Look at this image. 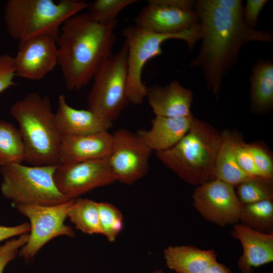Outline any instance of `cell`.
Instances as JSON below:
<instances>
[{
    "label": "cell",
    "instance_id": "obj_25",
    "mask_svg": "<svg viewBox=\"0 0 273 273\" xmlns=\"http://www.w3.org/2000/svg\"><path fill=\"white\" fill-rule=\"evenodd\" d=\"M239 222L254 230L273 234V200L243 205Z\"/></svg>",
    "mask_w": 273,
    "mask_h": 273
},
{
    "label": "cell",
    "instance_id": "obj_2",
    "mask_svg": "<svg viewBox=\"0 0 273 273\" xmlns=\"http://www.w3.org/2000/svg\"><path fill=\"white\" fill-rule=\"evenodd\" d=\"M117 20L96 22L88 13H79L62 25L56 38L60 66L66 88L77 91L86 85L112 55Z\"/></svg>",
    "mask_w": 273,
    "mask_h": 273
},
{
    "label": "cell",
    "instance_id": "obj_7",
    "mask_svg": "<svg viewBox=\"0 0 273 273\" xmlns=\"http://www.w3.org/2000/svg\"><path fill=\"white\" fill-rule=\"evenodd\" d=\"M57 165L1 167V191L17 205H54L69 201L57 189L54 175Z\"/></svg>",
    "mask_w": 273,
    "mask_h": 273
},
{
    "label": "cell",
    "instance_id": "obj_21",
    "mask_svg": "<svg viewBox=\"0 0 273 273\" xmlns=\"http://www.w3.org/2000/svg\"><path fill=\"white\" fill-rule=\"evenodd\" d=\"M250 108L257 114L270 111L273 107V63L260 60L252 68L250 76Z\"/></svg>",
    "mask_w": 273,
    "mask_h": 273
},
{
    "label": "cell",
    "instance_id": "obj_32",
    "mask_svg": "<svg viewBox=\"0 0 273 273\" xmlns=\"http://www.w3.org/2000/svg\"><path fill=\"white\" fill-rule=\"evenodd\" d=\"M16 76L14 57L7 54H0V94L16 84Z\"/></svg>",
    "mask_w": 273,
    "mask_h": 273
},
{
    "label": "cell",
    "instance_id": "obj_31",
    "mask_svg": "<svg viewBox=\"0 0 273 273\" xmlns=\"http://www.w3.org/2000/svg\"><path fill=\"white\" fill-rule=\"evenodd\" d=\"M29 234H25L17 239L7 241L0 247V273H3L7 265L16 257L19 250L28 242Z\"/></svg>",
    "mask_w": 273,
    "mask_h": 273
},
{
    "label": "cell",
    "instance_id": "obj_29",
    "mask_svg": "<svg viewBox=\"0 0 273 273\" xmlns=\"http://www.w3.org/2000/svg\"><path fill=\"white\" fill-rule=\"evenodd\" d=\"M246 144L242 137L236 132L234 141L235 153L239 166L244 172L250 176L264 177L256 166Z\"/></svg>",
    "mask_w": 273,
    "mask_h": 273
},
{
    "label": "cell",
    "instance_id": "obj_35",
    "mask_svg": "<svg viewBox=\"0 0 273 273\" xmlns=\"http://www.w3.org/2000/svg\"><path fill=\"white\" fill-rule=\"evenodd\" d=\"M218 6L231 12L232 14L243 17L244 7L241 0H213Z\"/></svg>",
    "mask_w": 273,
    "mask_h": 273
},
{
    "label": "cell",
    "instance_id": "obj_15",
    "mask_svg": "<svg viewBox=\"0 0 273 273\" xmlns=\"http://www.w3.org/2000/svg\"><path fill=\"white\" fill-rule=\"evenodd\" d=\"M241 244L243 253L238 261L241 273H252L253 268L273 261V234H265L238 222L232 231Z\"/></svg>",
    "mask_w": 273,
    "mask_h": 273
},
{
    "label": "cell",
    "instance_id": "obj_24",
    "mask_svg": "<svg viewBox=\"0 0 273 273\" xmlns=\"http://www.w3.org/2000/svg\"><path fill=\"white\" fill-rule=\"evenodd\" d=\"M25 148L19 129L11 123L0 119V166L22 163Z\"/></svg>",
    "mask_w": 273,
    "mask_h": 273
},
{
    "label": "cell",
    "instance_id": "obj_34",
    "mask_svg": "<svg viewBox=\"0 0 273 273\" xmlns=\"http://www.w3.org/2000/svg\"><path fill=\"white\" fill-rule=\"evenodd\" d=\"M29 231L30 225L28 222L13 226L0 225V242L13 237L27 234Z\"/></svg>",
    "mask_w": 273,
    "mask_h": 273
},
{
    "label": "cell",
    "instance_id": "obj_36",
    "mask_svg": "<svg viewBox=\"0 0 273 273\" xmlns=\"http://www.w3.org/2000/svg\"><path fill=\"white\" fill-rule=\"evenodd\" d=\"M154 1L170 7L187 9H194L195 5V1L191 0H154Z\"/></svg>",
    "mask_w": 273,
    "mask_h": 273
},
{
    "label": "cell",
    "instance_id": "obj_4",
    "mask_svg": "<svg viewBox=\"0 0 273 273\" xmlns=\"http://www.w3.org/2000/svg\"><path fill=\"white\" fill-rule=\"evenodd\" d=\"M221 141V133L194 116L189 130L178 143L156 154L178 177L198 186L215 179V160Z\"/></svg>",
    "mask_w": 273,
    "mask_h": 273
},
{
    "label": "cell",
    "instance_id": "obj_17",
    "mask_svg": "<svg viewBox=\"0 0 273 273\" xmlns=\"http://www.w3.org/2000/svg\"><path fill=\"white\" fill-rule=\"evenodd\" d=\"M55 115L62 138L108 131L113 126V123L88 109H77L71 107L64 95L58 98Z\"/></svg>",
    "mask_w": 273,
    "mask_h": 273
},
{
    "label": "cell",
    "instance_id": "obj_33",
    "mask_svg": "<svg viewBox=\"0 0 273 273\" xmlns=\"http://www.w3.org/2000/svg\"><path fill=\"white\" fill-rule=\"evenodd\" d=\"M267 0H248L244 7L243 19L250 28L255 29L259 15L267 3Z\"/></svg>",
    "mask_w": 273,
    "mask_h": 273
},
{
    "label": "cell",
    "instance_id": "obj_13",
    "mask_svg": "<svg viewBox=\"0 0 273 273\" xmlns=\"http://www.w3.org/2000/svg\"><path fill=\"white\" fill-rule=\"evenodd\" d=\"M14 58L16 76L30 80H41L58 65L56 38L41 36L19 42Z\"/></svg>",
    "mask_w": 273,
    "mask_h": 273
},
{
    "label": "cell",
    "instance_id": "obj_22",
    "mask_svg": "<svg viewBox=\"0 0 273 273\" xmlns=\"http://www.w3.org/2000/svg\"><path fill=\"white\" fill-rule=\"evenodd\" d=\"M235 132L229 130L222 133V141L216 156L214 178L236 187L251 177L244 172L236 160L234 141Z\"/></svg>",
    "mask_w": 273,
    "mask_h": 273
},
{
    "label": "cell",
    "instance_id": "obj_16",
    "mask_svg": "<svg viewBox=\"0 0 273 273\" xmlns=\"http://www.w3.org/2000/svg\"><path fill=\"white\" fill-rule=\"evenodd\" d=\"M112 134L108 131L62 138L60 164L108 158L112 149Z\"/></svg>",
    "mask_w": 273,
    "mask_h": 273
},
{
    "label": "cell",
    "instance_id": "obj_23",
    "mask_svg": "<svg viewBox=\"0 0 273 273\" xmlns=\"http://www.w3.org/2000/svg\"><path fill=\"white\" fill-rule=\"evenodd\" d=\"M68 218L76 229L88 235H103L97 202L89 199L77 198L68 213Z\"/></svg>",
    "mask_w": 273,
    "mask_h": 273
},
{
    "label": "cell",
    "instance_id": "obj_12",
    "mask_svg": "<svg viewBox=\"0 0 273 273\" xmlns=\"http://www.w3.org/2000/svg\"><path fill=\"white\" fill-rule=\"evenodd\" d=\"M192 198L194 207L207 221L221 227L239 222L242 205L233 186L214 179L197 186Z\"/></svg>",
    "mask_w": 273,
    "mask_h": 273
},
{
    "label": "cell",
    "instance_id": "obj_27",
    "mask_svg": "<svg viewBox=\"0 0 273 273\" xmlns=\"http://www.w3.org/2000/svg\"><path fill=\"white\" fill-rule=\"evenodd\" d=\"M138 2L137 0H95L88 3L87 12L94 21L108 24L117 20L125 8Z\"/></svg>",
    "mask_w": 273,
    "mask_h": 273
},
{
    "label": "cell",
    "instance_id": "obj_8",
    "mask_svg": "<svg viewBox=\"0 0 273 273\" xmlns=\"http://www.w3.org/2000/svg\"><path fill=\"white\" fill-rule=\"evenodd\" d=\"M88 94V109L113 123L129 103L127 96V46L111 55L100 66L93 78Z\"/></svg>",
    "mask_w": 273,
    "mask_h": 273
},
{
    "label": "cell",
    "instance_id": "obj_37",
    "mask_svg": "<svg viewBox=\"0 0 273 273\" xmlns=\"http://www.w3.org/2000/svg\"><path fill=\"white\" fill-rule=\"evenodd\" d=\"M202 273H233L231 270L224 264L217 261L210 266Z\"/></svg>",
    "mask_w": 273,
    "mask_h": 273
},
{
    "label": "cell",
    "instance_id": "obj_26",
    "mask_svg": "<svg viewBox=\"0 0 273 273\" xmlns=\"http://www.w3.org/2000/svg\"><path fill=\"white\" fill-rule=\"evenodd\" d=\"M236 187V193L242 205L273 200V179L253 176Z\"/></svg>",
    "mask_w": 273,
    "mask_h": 273
},
{
    "label": "cell",
    "instance_id": "obj_14",
    "mask_svg": "<svg viewBox=\"0 0 273 273\" xmlns=\"http://www.w3.org/2000/svg\"><path fill=\"white\" fill-rule=\"evenodd\" d=\"M134 18L137 27L155 33L182 32L199 22L194 9L175 8L147 1Z\"/></svg>",
    "mask_w": 273,
    "mask_h": 273
},
{
    "label": "cell",
    "instance_id": "obj_1",
    "mask_svg": "<svg viewBox=\"0 0 273 273\" xmlns=\"http://www.w3.org/2000/svg\"><path fill=\"white\" fill-rule=\"evenodd\" d=\"M194 9L201 25L202 43L190 66L202 70L207 89L217 95L223 78L237 63L241 48L252 41L271 42L273 35L250 28L243 17L218 6L213 0H197Z\"/></svg>",
    "mask_w": 273,
    "mask_h": 273
},
{
    "label": "cell",
    "instance_id": "obj_18",
    "mask_svg": "<svg viewBox=\"0 0 273 273\" xmlns=\"http://www.w3.org/2000/svg\"><path fill=\"white\" fill-rule=\"evenodd\" d=\"M146 98L155 116L178 117L193 115L191 111L193 92L177 80L165 86L147 87Z\"/></svg>",
    "mask_w": 273,
    "mask_h": 273
},
{
    "label": "cell",
    "instance_id": "obj_38",
    "mask_svg": "<svg viewBox=\"0 0 273 273\" xmlns=\"http://www.w3.org/2000/svg\"><path fill=\"white\" fill-rule=\"evenodd\" d=\"M152 273H165V272H164L163 270H156L153 272H152Z\"/></svg>",
    "mask_w": 273,
    "mask_h": 273
},
{
    "label": "cell",
    "instance_id": "obj_6",
    "mask_svg": "<svg viewBox=\"0 0 273 273\" xmlns=\"http://www.w3.org/2000/svg\"><path fill=\"white\" fill-rule=\"evenodd\" d=\"M199 22L179 33L158 34L142 29L135 25L123 30L127 46V96L129 103L141 104L147 95V86L142 81V71L146 63L162 53V44L171 39L185 41L189 50L201 39Z\"/></svg>",
    "mask_w": 273,
    "mask_h": 273
},
{
    "label": "cell",
    "instance_id": "obj_11",
    "mask_svg": "<svg viewBox=\"0 0 273 273\" xmlns=\"http://www.w3.org/2000/svg\"><path fill=\"white\" fill-rule=\"evenodd\" d=\"M54 178L59 192L69 200L117 181L108 158L60 164Z\"/></svg>",
    "mask_w": 273,
    "mask_h": 273
},
{
    "label": "cell",
    "instance_id": "obj_19",
    "mask_svg": "<svg viewBox=\"0 0 273 273\" xmlns=\"http://www.w3.org/2000/svg\"><path fill=\"white\" fill-rule=\"evenodd\" d=\"M193 117L155 116L149 129H140L136 133L152 151H164L175 145L187 134Z\"/></svg>",
    "mask_w": 273,
    "mask_h": 273
},
{
    "label": "cell",
    "instance_id": "obj_30",
    "mask_svg": "<svg viewBox=\"0 0 273 273\" xmlns=\"http://www.w3.org/2000/svg\"><path fill=\"white\" fill-rule=\"evenodd\" d=\"M246 146L262 175L273 179V161L270 153L259 144L246 143Z\"/></svg>",
    "mask_w": 273,
    "mask_h": 273
},
{
    "label": "cell",
    "instance_id": "obj_9",
    "mask_svg": "<svg viewBox=\"0 0 273 273\" xmlns=\"http://www.w3.org/2000/svg\"><path fill=\"white\" fill-rule=\"evenodd\" d=\"M74 199L54 205H17L14 206L29 220L28 241L19 250L20 256L30 261L50 241L60 236L74 237L72 228L65 224Z\"/></svg>",
    "mask_w": 273,
    "mask_h": 273
},
{
    "label": "cell",
    "instance_id": "obj_28",
    "mask_svg": "<svg viewBox=\"0 0 273 273\" xmlns=\"http://www.w3.org/2000/svg\"><path fill=\"white\" fill-rule=\"evenodd\" d=\"M97 206L103 235L110 242H114L123 228L122 213L115 206L108 202H97Z\"/></svg>",
    "mask_w": 273,
    "mask_h": 273
},
{
    "label": "cell",
    "instance_id": "obj_20",
    "mask_svg": "<svg viewBox=\"0 0 273 273\" xmlns=\"http://www.w3.org/2000/svg\"><path fill=\"white\" fill-rule=\"evenodd\" d=\"M164 257L167 267L177 273H202L217 261L214 250L191 245L168 246Z\"/></svg>",
    "mask_w": 273,
    "mask_h": 273
},
{
    "label": "cell",
    "instance_id": "obj_39",
    "mask_svg": "<svg viewBox=\"0 0 273 273\" xmlns=\"http://www.w3.org/2000/svg\"><path fill=\"white\" fill-rule=\"evenodd\" d=\"M252 273H254V272H252Z\"/></svg>",
    "mask_w": 273,
    "mask_h": 273
},
{
    "label": "cell",
    "instance_id": "obj_3",
    "mask_svg": "<svg viewBox=\"0 0 273 273\" xmlns=\"http://www.w3.org/2000/svg\"><path fill=\"white\" fill-rule=\"evenodd\" d=\"M19 125L25 148L24 161L32 166L58 165L62 136L50 99L31 93L10 110Z\"/></svg>",
    "mask_w": 273,
    "mask_h": 273
},
{
    "label": "cell",
    "instance_id": "obj_5",
    "mask_svg": "<svg viewBox=\"0 0 273 273\" xmlns=\"http://www.w3.org/2000/svg\"><path fill=\"white\" fill-rule=\"evenodd\" d=\"M88 5L79 0H8L4 20L9 35L19 42L41 36L57 38L63 23Z\"/></svg>",
    "mask_w": 273,
    "mask_h": 273
},
{
    "label": "cell",
    "instance_id": "obj_10",
    "mask_svg": "<svg viewBox=\"0 0 273 273\" xmlns=\"http://www.w3.org/2000/svg\"><path fill=\"white\" fill-rule=\"evenodd\" d=\"M112 134L109 165L117 181L132 185L148 172L152 151L136 132L121 128Z\"/></svg>",
    "mask_w": 273,
    "mask_h": 273
}]
</instances>
